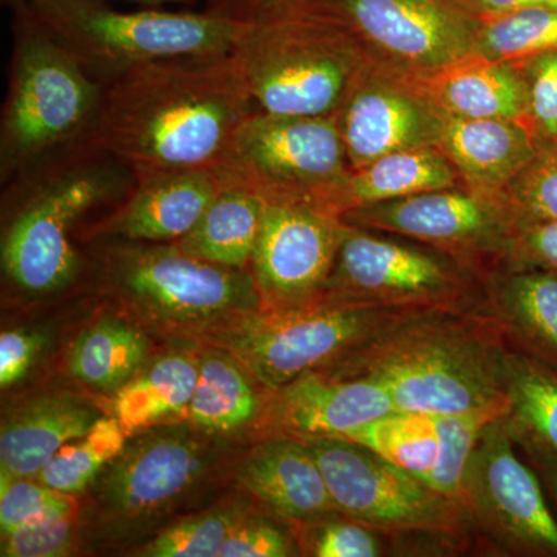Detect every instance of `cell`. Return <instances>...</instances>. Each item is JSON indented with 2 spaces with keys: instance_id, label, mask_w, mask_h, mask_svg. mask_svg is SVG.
Instances as JSON below:
<instances>
[{
  "instance_id": "cell-1",
  "label": "cell",
  "mask_w": 557,
  "mask_h": 557,
  "mask_svg": "<svg viewBox=\"0 0 557 557\" xmlns=\"http://www.w3.org/2000/svg\"><path fill=\"white\" fill-rule=\"evenodd\" d=\"M258 110L231 53L157 62L104 87L89 141L135 174L218 171Z\"/></svg>"
},
{
  "instance_id": "cell-2",
  "label": "cell",
  "mask_w": 557,
  "mask_h": 557,
  "mask_svg": "<svg viewBox=\"0 0 557 557\" xmlns=\"http://www.w3.org/2000/svg\"><path fill=\"white\" fill-rule=\"evenodd\" d=\"M137 175L94 143L47 157L2 185V271L32 298L57 295L90 271L76 245L86 220L104 218L134 188Z\"/></svg>"
},
{
  "instance_id": "cell-3",
  "label": "cell",
  "mask_w": 557,
  "mask_h": 557,
  "mask_svg": "<svg viewBox=\"0 0 557 557\" xmlns=\"http://www.w3.org/2000/svg\"><path fill=\"white\" fill-rule=\"evenodd\" d=\"M507 350L504 332L483 306L437 310L406 319L327 370L375 380L397 410L432 417L508 412Z\"/></svg>"
},
{
  "instance_id": "cell-4",
  "label": "cell",
  "mask_w": 557,
  "mask_h": 557,
  "mask_svg": "<svg viewBox=\"0 0 557 557\" xmlns=\"http://www.w3.org/2000/svg\"><path fill=\"white\" fill-rule=\"evenodd\" d=\"M231 57L262 112L338 115L372 58L319 0H292L240 22Z\"/></svg>"
},
{
  "instance_id": "cell-5",
  "label": "cell",
  "mask_w": 557,
  "mask_h": 557,
  "mask_svg": "<svg viewBox=\"0 0 557 557\" xmlns=\"http://www.w3.org/2000/svg\"><path fill=\"white\" fill-rule=\"evenodd\" d=\"M89 242L90 273L102 292L163 332L199 343L262 309L249 269L208 262L178 244Z\"/></svg>"
},
{
  "instance_id": "cell-6",
  "label": "cell",
  "mask_w": 557,
  "mask_h": 557,
  "mask_svg": "<svg viewBox=\"0 0 557 557\" xmlns=\"http://www.w3.org/2000/svg\"><path fill=\"white\" fill-rule=\"evenodd\" d=\"M9 89L0 113V183L89 141L104 86L50 38L22 7H13Z\"/></svg>"
},
{
  "instance_id": "cell-7",
  "label": "cell",
  "mask_w": 557,
  "mask_h": 557,
  "mask_svg": "<svg viewBox=\"0 0 557 557\" xmlns=\"http://www.w3.org/2000/svg\"><path fill=\"white\" fill-rule=\"evenodd\" d=\"M102 86L157 62L231 53L240 22L209 11L113 9L104 0L20 3Z\"/></svg>"
},
{
  "instance_id": "cell-8",
  "label": "cell",
  "mask_w": 557,
  "mask_h": 557,
  "mask_svg": "<svg viewBox=\"0 0 557 557\" xmlns=\"http://www.w3.org/2000/svg\"><path fill=\"white\" fill-rule=\"evenodd\" d=\"M428 311L437 310L319 298L293 309H260L199 343L226 351L263 387L276 391L306 373L333 368L387 330Z\"/></svg>"
},
{
  "instance_id": "cell-9",
  "label": "cell",
  "mask_w": 557,
  "mask_h": 557,
  "mask_svg": "<svg viewBox=\"0 0 557 557\" xmlns=\"http://www.w3.org/2000/svg\"><path fill=\"white\" fill-rule=\"evenodd\" d=\"M218 171L267 203L311 205L336 214V199L351 166L338 115H273L258 110L242 126Z\"/></svg>"
},
{
  "instance_id": "cell-10",
  "label": "cell",
  "mask_w": 557,
  "mask_h": 557,
  "mask_svg": "<svg viewBox=\"0 0 557 557\" xmlns=\"http://www.w3.org/2000/svg\"><path fill=\"white\" fill-rule=\"evenodd\" d=\"M341 515L387 537H428L463 548L475 530L467 509L416 475L344 438L307 440Z\"/></svg>"
},
{
  "instance_id": "cell-11",
  "label": "cell",
  "mask_w": 557,
  "mask_h": 557,
  "mask_svg": "<svg viewBox=\"0 0 557 557\" xmlns=\"http://www.w3.org/2000/svg\"><path fill=\"white\" fill-rule=\"evenodd\" d=\"M351 226L322 299L416 310L483 306V277L446 252Z\"/></svg>"
},
{
  "instance_id": "cell-12",
  "label": "cell",
  "mask_w": 557,
  "mask_h": 557,
  "mask_svg": "<svg viewBox=\"0 0 557 557\" xmlns=\"http://www.w3.org/2000/svg\"><path fill=\"white\" fill-rule=\"evenodd\" d=\"M341 219L357 228L438 249L483 278L504 267L518 231L504 197H486L467 188L416 194L355 209Z\"/></svg>"
},
{
  "instance_id": "cell-13",
  "label": "cell",
  "mask_w": 557,
  "mask_h": 557,
  "mask_svg": "<svg viewBox=\"0 0 557 557\" xmlns=\"http://www.w3.org/2000/svg\"><path fill=\"white\" fill-rule=\"evenodd\" d=\"M461 504L475 533L512 555L557 556V522L537 472L527 467L504 417L487 424L467 475Z\"/></svg>"
},
{
  "instance_id": "cell-14",
  "label": "cell",
  "mask_w": 557,
  "mask_h": 557,
  "mask_svg": "<svg viewBox=\"0 0 557 557\" xmlns=\"http://www.w3.org/2000/svg\"><path fill=\"white\" fill-rule=\"evenodd\" d=\"M346 22L370 58L426 76L475 53L480 17L457 0H319Z\"/></svg>"
},
{
  "instance_id": "cell-15",
  "label": "cell",
  "mask_w": 557,
  "mask_h": 557,
  "mask_svg": "<svg viewBox=\"0 0 557 557\" xmlns=\"http://www.w3.org/2000/svg\"><path fill=\"white\" fill-rule=\"evenodd\" d=\"M348 230L325 209L267 203L249 262L262 309H293L321 298Z\"/></svg>"
},
{
  "instance_id": "cell-16",
  "label": "cell",
  "mask_w": 557,
  "mask_h": 557,
  "mask_svg": "<svg viewBox=\"0 0 557 557\" xmlns=\"http://www.w3.org/2000/svg\"><path fill=\"white\" fill-rule=\"evenodd\" d=\"M193 429L159 424L126 443L95 480L102 511L129 522L153 518L199 485L209 453Z\"/></svg>"
},
{
  "instance_id": "cell-17",
  "label": "cell",
  "mask_w": 557,
  "mask_h": 557,
  "mask_svg": "<svg viewBox=\"0 0 557 557\" xmlns=\"http://www.w3.org/2000/svg\"><path fill=\"white\" fill-rule=\"evenodd\" d=\"M351 170L398 150L437 148L448 115L405 73L370 61L338 112Z\"/></svg>"
},
{
  "instance_id": "cell-18",
  "label": "cell",
  "mask_w": 557,
  "mask_h": 557,
  "mask_svg": "<svg viewBox=\"0 0 557 557\" xmlns=\"http://www.w3.org/2000/svg\"><path fill=\"white\" fill-rule=\"evenodd\" d=\"M394 410L391 395L375 380L314 370L270 391L262 428L269 432L267 437L344 438Z\"/></svg>"
},
{
  "instance_id": "cell-19",
  "label": "cell",
  "mask_w": 557,
  "mask_h": 557,
  "mask_svg": "<svg viewBox=\"0 0 557 557\" xmlns=\"http://www.w3.org/2000/svg\"><path fill=\"white\" fill-rule=\"evenodd\" d=\"M119 207L87 231V240L109 237L149 244H175L197 225L222 188L212 170L146 172Z\"/></svg>"
},
{
  "instance_id": "cell-20",
  "label": "cell",
  "mask_w": 557,
  "mask_h": 557,
  "mask_svg": "<svg viewBox=\"0 0 557 557\" xmlns=\"http://www.w3.org/2000/svg\"><path fill=\"white\" fill-rule=\"evenodd\" d=\"M237 480L289 525L309 528L341 515L307 443L271 435L242 461Z\"/></svg>"
},
{
  "instance_id": "cell-21",
  "label": "cell",
  "mask_w": 557,
  "mask_h": 557,
  "mask_svg": "<svg viewBox=\"0 0 557 557\" xmlns=\"http://www.w3.org/2000/svg\"><path fill=\"white\" fill-rule=\"evenodd\" d=\"M437 149L456 168L463 188L504 197L512 178L537 156L536 138L518 120L448 116Z\"/></svg>"
},
{
  "instance_id": "cell-22",
  "label": "cell",
  "mask_w": 557,
  "mask_h": 557,
  "mask_svg": "<svg viewBox=\"0 0 557 557\" xmlns=\"http://www.w3.org/2000/svg\"><path fill=\"white\" fill-rule=\"evenodd\" d=\"M100 418L91 403L70 392L30 399L3 421L0 469L35 479L58 450L86 435Z\"/></svg>"
},
{
  "instance_id": "cell-23",
  "label": "cell",
  "mask_w": 557,
  "mask_h": 557,
  "mask_svg": "<svg viewBox=\"0 0 557 557\" xmlns=\"http://www.w3.org/2000/svg\"><path fill=\"white\" fill-rule=\"evenodd\" d=\"M442 112L454 119L525 123L527 79L519 64L471 53L426 76H410Z\"/></svg>"
},
{
  "instance_id": "cell-24",
  "label": "cell",
  "mask_w": 557,
  "mask_h": 557,
  "mask_svg": "<svg viewBox=\"0 0 557 557\" xmlns=\"http://www.w3.org/2000/svg\"><path fill=\"white\" fill-rule=\"evenodd\" d=\"M483 309L509 346L557 368V274L500 269L483 278Z\"/></svg>"
},
{
  "instance_id": "cell-25",
  "label": "cell",
  "mask_w": 557,
  "mask_h": 557,
  "mask_svg": "<svg viewBox=\"0 0 557 557\" xmlns=\"http://www.w3.org/2000/svg\"><path fill=\"white\" fill-rule=\"evenodd\" d=\"M199 357V381L185 418L190 426L222 437L263 426L270 391L259 392V381L226 351L208 347Z\"/></svg>"
},
{
  "instance_id": "cell-26",
  "label": "cell",
  "mask_w": 557,
  "mask_h": 557,
  "mask_svg": "<svg viewBox=\"0 0 557 557\" xmlns=\"http://www.w3.org/2000/svg\"><path fill=\"white\" fill-rule=\"evenodd\" d=\"M449 188H463V183L437 148L398 150L351 170L335 212L343 218L355 209Z\"/></svg>"
},
{
  "instance_id": "cell-27",
  "label": "cell",
  "mask_w": 557,
  "mask_h": 557,
  "mask_svg": "<svg viewBox=\"0 0 557 557\" xmlns=\"http://www.w3.org/2000/svg\"><path fill=\"white\" fill-rule=\"evenodd\" d=\"M265 207L267 201L255 190L222 175L218 196L197 225L175 244L208 262L249 269Z\"/></svg>"
},
{
  "instance_id": "cell-28",
  "label": "cell",
  "mask_w": 557,
  "mask_h": 557,
  "mask_svg": "<svg viewBox=\"0 0 557 557\" xmlns=\"http://www.w3.org/2000/svg\"><path fill=\"white\" fill-rule=\"evenodd\" d=\"M200 357L171 354L139 370L115 394V418L129 432L185 420L199 381Z\"/></svg>"
},
{
  "instance_id": "cell-29",
  "label": "cell",
  "mask_w": 557,
  "mask_h": 557,
  "mask_svg": "<svg viewBox=\"0 0 557 557\" xmlns=\"http://www.w3.org/2000/svg\"><path fill=\"white\" fill-rule=\"evenodd\" d=\"M504 376V420L516 445L557 456V368L508 344Z\"/></svg>"
},
{
  "instance_id": "cell-30",
  "label": "cell",
  "mask_w": 557,
  "mask_h": 557,
  "mask_svg": "<svg viewBox=\"0 0 557 557\" xmlns=\"http://www.w3.org/2000/svg\"><path fill=\"white\" fill-rule=\"evenodd\" d=\"M149 341L129 322L104 318L73 343L69 369L79 383L104 394H119L148 364Z\"/></svg>"
},
{
  "instance_id": "cell-31",
  "label": "cell",
  "mask_w": 557,
  "mask_h": 557,
  "mask_svg": "<svg viewBox=\"0 0 557 557\" xmlns=\"http://www.w3.org/2000/svg\"><path fill=\"white\" fill-rule=\"evenodd\" d=\"M344 440L364 446L423 482L438 457L437 417L394 410L348 432Z\"/></svg>"
},
{
  "instance_id": "cell-32",
  "label": "cell",
  "mask_w": 557,
  "mask_h": 557,
  "mask_svg": "<svg viewBox=\"0 0 557 557\" xmlns=\"http://www.w3.org/2000/svg\"><path fill=\"white\" fill-rule=\"evenodd\" d=\"M557 50V9L527 7L480 17L475 53L491 61L522 64Z\"/></svg>"
},
{
  "instance_id": "cell-33",
  "label": "cell",
  "mask_w": 557,
  "mask_h": 557,
  "mask_svg": "<svg viewBox=\"0 0 557 557\" xmlns=\"http://www.w3.org/2000/svg\"><path fill=\"white\" fill-rule=\"evenodd\" d=\"M127 437L129 432L116 418H100L86 435L58 450L35 479L76 497L94 485L102 469L124 449Z\"/></svg>"
},
{
  "instance_id": "cell-34",
  "label": "cell",
  "mask_w": 557,
  "mask_h": 557,
  "mask_svg": "<svg viewBox=\"0 0 557 557\" xmlns=\"http://www.w3.org/2000/svg\"><path fill=\"white\" fill-rule=\"evenodd\" d=\"M505 416L507 412L502 410H478L458 416L437 417L438 457L423 482L443 496L461 504L465 475L472 453L487 424Z\"/></svg>"
},
{
  "instance_id": "cell-35",
  "label": "cell",
  "mask_w": 557,
  "mask_h": 557,
  "mask_svg": "<svg viewBox=\"0 0 557 557\" xmlns=\"http://www.w3.org/2000/svg\"><path fill=\"white\" fill-rule=\"evenodd\" d=\"M239 509L218 508L182 520L139 549L145 557H219L223 542L245 518Z\"/></svg>"
},
{
  "instance_id": "cell-36",
  "label": "cell",
  "mask_w": 557,
  "mask_h": 557,
  "mask_svg": "<svg viewBox=\"0 0 557 557\" xmlns=\"http://www.w3.org/2000/svg\"><path fill=\"white\" fill-rule=\"evenodd\" d=\"M504 200L518 230L557 222V152L539 150L504 190Z\"/></svg>"
},
{
  "instance_id": "cell-37",
  "label": "cell",
  "mask_w": 557,
  "mask_h": 557,
  "mask_svg": "<svg viewBox=\"0 0 557 557\" xmlns=\"http://www.w3.org/2000/svg\"><path fill=\"white\" fill-rule=\"evenodd\" d=\"M76 512L75 497L51 490L39 480L16 478L0 469V533L2 536L57 516Z\"/></svg>"
},
{
  "instance_id": "cell-38",
  "label": "cell",
  "mask_w": 557,
  "mask_h": 557,
  "mask_svg": "<svg viewBox=\"0 0 557 557\" xmlns=\"http://www.w3.org/2000/svg\"><path fill=\"white\" fill-rule=\"evenodd\" d=\"M519 65L527 79V127L539 148H552L557 143V50Z\"/></svg>"
},
{
  "instance_id": "cell-39",
  "label": "cell",
  "mask_w": 557,
  "mask_h": 557,
  "mask_svg": "<svg viewBox=\"0 0 557 557\" xmlns=\"http://www.w3.org/2000/svg\"><path fill=\"white\" fill-rule=\"evenodd\" d=\"M311 555L318 557H376L386 549V534L375 528L336 515L317 525L304 528Z\"/></svg>"
},
{
  "instance_id": "cell-40",
  "label": "cell",
  "mask_w": 557,
  "mask_h": 557,
  "mask_svg": "<svg viewBox=\"0 0 557 557\" xmlns=\"http://www.w3.org/2000/svg\"><path fill=\"white\" fill-rule=\"evenodd\" d=\"M75 518L57 516L28 523L2 536L3 557H62L75 547Z\"/></svg>"
},
{
  "instance_id": "cell-41",
  "label": "cell",
  "mask_w": 557,
  "mask_h": 557,
  "mask_svg": "<svg viewBox=\"0 0 557 557\" xmlns=\"http://www.w3.org/2000/svg\"><path fill=\"white\" fill-rule=\"evenodd\" d=\"M296 552V539L284 528L259 516H245L223 542L219 557H288Z\"/></svg>"
},
{
  "instance_id": "cell-42",
  "label": "cell",
  "mask_w": 557,
  "mask_h": 557,
  "mask_svg": "<svg viewBox=\"0 0 557 557\" xmlns=\"http://www.w3.org/2000/svg\"><path fill=\"white\" fill-rule=\"evenodd\" d=\"M502 269H533L557 274V222L537 223L516 231Z\"/></svg>"
},
{
  "instance_id": "cell-43",
  "label": "cell",
  "mask_w": 557,
  "mask_h": 557,
  "mask_svg": "<svg viewBox=\"0 0 557 557\" xmlns=\"http://www.w3.org/2000/svg\"><path fill=\"white\" fill-rule=\"evenodd\" d=\"M46 346V336L33 330H7L0 336V386L20 383Z\"/></svg>"
},
{
  "instance_id": "cell-44",
  "label": "cell",
  "mask_w": 557,
  "mask_h": 557,
  "mask_svg": "<svg viewBox=\"0 0 557 557\" xmlns=\"http://www.w3.org/2000/svg\"><path fill=\"white\" fill-rule=\"evenodd\" d=\"M292 0H205V10L233 21H247L259 11Z\"/></svg>"
},
{
  "instance_id": "cell-45",
  "label": "cell",
  "mask_w": 557,
  "mask_h": 557,
  "mask_svg": "<svg viewBox=\"0 0 557 557\" xmlns=\"http://www.w3.org/2000/svg\"><path fill=\"white\" fill-rule=\"evenodd\" d=\"M461 5L479 17L494 16L527 7H553L557 9V0H457Z\"/></svg>"
},
{
  "instance_id": "cell-46",
  "label": "cell",
  "mask_w": 557,
  "mask_h": 557,
  "mask_svg": "<svg viewBox=\"0 0 557 557\" xmlns=\"http://www.w3.org/2000/svg\"><path fill=\"white\" fill-rule=\"evenodd\" d=\"M519 448L522 449L523 456L547 486L548 493L555 498L557 505V456L547 450L534 448V446L522 445Z\"/></svg>"
},
{
  "instance_id": "cell-47",
  "label": "cell",
  "mask_w": 557,
  "mask_h": 557,
  "mask_svg": "<svg viewBox=\"0 0 557 557\" xmlns=\"http://www.w3.org/2000/svg\"><path fill=\"white\" fill-rule=\"evenodd\" d=\"M24 2H28V0H2L3 5L10 7V9ZM104 2H109V0H104ZM126 2L138 3L141 7H149V9H163L166 5H194L196 0H126Z\"/></svg>"
},
{
  "instance_id": "cell-48",
  "label": "cell",
  "mask_w": 557,
  "mask_h": 557,
  "mask_svg": "<svg viewBox=\"0 0 557 557\" xmlns=\"http://www.w3.org/2000/svg\"><path fill=\"white\" fill-rule=\"evenodd\" d=\"M542 149H544V148H542ZM545 149H553V150H555V152H557V143L555 146H552V148H545Z\"/></svg>"
}]
</instances>
